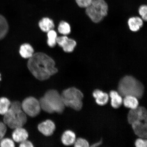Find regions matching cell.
<instances>
[{"label":"cell","mask_w":147,"mask_h":147,"mask_svg":"<svg viewBox=\"0 0 147 147\" xmlns=\"http://www.w3.org/2000/svg\"><path fill=\"white\" fill-rule=\"evenodd\" d=\"M74 146L76 147H88L89 146V142L86 139L79 138L76 139L74 143Z\"/></svg>","instance_id":"cell-25"},{"label":"cell","mask_w":147,"mask_h":147,"mask_svg":"<svg viewBox=\"0 0 147 147\" xmlns=\"http://www.w3.org/2000/svg\"><path fill=\"white\" fill-rule=\"evenodd\" d=\"M58 30L60 34L66 35L71 32L70 26L67 22L63 21L61 22L59 25Z\"/></svg>","instance_id":"cell-23"},{"label":"cell","mask_w":147,"mask_h":147,"mask_svg":"<svg viewBox=\"0 0 147 147\" xmlns=\"http://www.w3.org/2000/svg\"><path fill=\"white\" fill-rule=\"evenodd\" d=\"M79 7L82 8H87L91 4L93 0H75Z\"/></svg>","instance_id":"cell-27"},{"label":"cell","mask_w":147,"mask_h":147,"mask_svg":"<svg viewBox=\"0 0 147 147\" xmlns=\"http://www.w3.org/2000/svg\"><path fill=\"white\" fill-rule=\"evenodd\" d=\"M102 143V141H99L98 142L95 143L94 144L92 145L91 146L92 147H96L98 146H100Z\"/></svg>","instance_id":"cell-31"},{"label":"cell","mask_w":147,"mask_h":147,"mask_svg":"<svg viewBox=\"0 0 147 147\" xmlns=\"http://www.w3.org/2000/svg\"><path fill=\"white\" fill-rule=\"evenodd\" d=\"M38 25L41 30L47 32L54 28L55 25L52 20L48 18H44L39 22Z\"/></svg>","instance_id":"cell-18"},{"label":"cell","mask_w":147,"mask_h":147,"mask_svg":"<svg viewBox=\"0 0 147 147\" xmlns=\"http://www.w3.org/2000/svg\"><path fill=\"white\" fill-rule=\"evenodd\" d=\"M56 126L54 122L50 119H47L40 123L38 125L39 131L46 136H49L54 133Z\"/></svg>","instance_id":"cell-10"},{"label":"cell","mask_w":147,"mask_h":147,"mask_svg":"<svg viewBox=\"0 0 147 147\" xmlns=\"http://www.w3.org/2000/svg\"><path fill=\"white\" fill-rule=\"evenodd\" d=\"M20 147H34L32 143L30 141L26 140L20 143Z\"/></svg>","instance_id":"cell-30"},{"label":"cell","mask_w":147,"mask_h":147,"mask_svg":"<svg viewBox=\"0 0 147 147\" xmlns=\"http://www.w3.org/2000/svg\"><path fill=\"white\" fill-rule=\"evenodd\" d=\"M93 96L95 99L96 103L99 105H105L109 100V96L108 94L100 90H95L93 92Z\"/></svg>","instance_id":"cell-13"},{"label":"cell","mask_w":147,"mask_h":147,"mask_svg":"<svg viewBox=\"0 0 147 147\" xmlns=\"http://www.w3.org/2000/svg\"><path fill=\"white\" fill-rule=\"evenodd\" d=\"M134 133L138 136L146 139L147 136V122L137 121L131 124Z\"/></svg>","instance_id":"cell-11"},{"label":"cell","mask_w":147,"mask_h":147,"mask_svg":"<svg viewBox=\"0 0 147 147\" xmlns=\"http://www.w3.org/2000/svg\"><path fill=\"white\" fill-rule=\"evenodd\" d=\"M123 103L126 107L134 109L139 106L138 99L135 96L128 95L124 97Z\"/></svg>","instance_id":"cell-19"},{"label":"cell","mask_w":147,"mask_h":147,"mask_svg":"<svg viewBox=\"0 0 147 147\" xmlns=\"http://www.w3.org/2000/svg\"><path fill=\"white\" fill-rule=\"evenodd\" d=\"M57 43L62 48L65 52L67 53L72 52L77 45L75 40L68 38L65 35L57 37Z\"/></svg>","instance_id":"cell-9"},{"label":"cell","mask_w":147,"mask_h":147,"mask_svg":"<svg viewBox=\"0 0 147 147\" xmlns=\"http://www.w3.org/2000/svg\"><path fill=\"white\" fill-rule=\"evenodd\" d=\"M135 145L137 147H146L147 146L146 140L142 138L138 139L136 141Z\"/></svg>","instance_id":"cell-29"},{"label":"cell","mask_w":147,"mask_h":147,"mask_svg":"<svg viewBox=\"0 0 147 147\" xmlns=\"http://www.w3.org/2000/svg\"><path fill=\"white\" fill-rule=\"evenodd\" d=\"M86 12L93 22H100L108 14V6L105 0H93L86 8Z\"/></svg>","instance_id":"cell-6"},{"label":"cell","mask_w":147,"mask_h":147,"mask_svg":"<svg viewBox=\"0 0 147 147\" xmlns=\"http://www.w3.org/2000/svg\"><path fill=\"white\" fill-rule=\"evenodd\" d=\"M12 138L16 142L21 143L26 140L28 137L27 130L22 127L14 129L12 134Z\"/></svg>","instance_id":"cell-12"},{"label":"cell","mask_w":147,"mask_h":147,"mask_svg":"<svg viewBox=\"0 0 147 147\" xmlns=\"http://www.w3.org/2000/svg\"><path fill=\"white\" fill-rule=\"evenodd\" d=\"M3 116V122L12 129L22 127L27 121L26 115L22 109L21 103L19 101L11 103L8 111Z\"/></svg>","instance_id":"cell-3"},{"label":"cell","mask_w":147,"mask_h":147,"mask_svg":"<svg viewBox=\"0 0 147 147\" xmlns=\"http://www.w3.org/2000/svg\"><path fill=\"white\" fill-rule=\"evenodd\" d=\"M76 140V135L74 132L71 130L65 131L62 136V142L66 146H71L74 144Z\"/></svg>","instance_id":"cell-14"},{"label":"cell","mask_w":147,"mask_h":147,"mask_svg":"<svg viewBox=\"0 0 147 147\" xmlns=\"http://www.w3.org/2000/svg\"><path fill=\"white\" fill-rule=\"evenodd\" d=\"M39 102L41 109L49 113H61L65 108L61 95L55 90H49L46 92L40 99Z\"/></svg>","instance_id":"cell-4"},{"label":"cell","mask_w":147,"mask_h":147,"mask_svg":"<svg viewBox=\"0 0 147 147\" xmlns=\"http://www.w3.org/2000/svg\"><path fill=\"white\" fill-rule=\"evenodd\" d=\"M0 146L1 147H13L15 146L14 141L10 138H3L0 141Z\"/></svg>","instance_id":"cell-24"},{"label":"cell","mask_w":147,"mask_h":147,"mask_svg":"<svg viewBox=\"0 0 147 147\" xmlns=\"http://www.w3.org/2000/svg\"><path fill=\"white\" fill-rule=\"evenodd\" d=\"M22 104V109L26 115L32 117L36 116L41 111L39 101L35 97L30 96L24 100Z\"/></svg>","instance_id":"cell-7"},{"label":"cell","mask_w":147,"mask_h":147,"mask_svg":"<svg viewBox=\"0 0 147 147\" xmlns=\"http://www.w3.org/2000/svg\"><path fill=\"white\" fill-rule=\"evenodd\" d=\"M147 112L143 106H138L134 109H130L127 116L128 122L130 124L137 121L147 122Z\"/></svg>","instance_id":"cell-8"},{"label":"cell","mask_w":147,"mask_h":147,"mask_svg":"<svg viewBox=\"0 0 147 147\" xmlns=\"http://www.w3.org/2000/svg\"><path fill=\"white\" fill-rule=\"evenodd\" d=\"M1 80V75L0 74V81Z\"/></svg>","instance_id":"cell-32"},{"label":"cell","mask_w":147,"mask_h":147,"mask_svg":"<svg viewBox=\"0 0 147 147\" xmlns=\"http://www.w3.org/2000/svg\"><path fill=\"white\" fill-rule=\"evenodd\" d=\"M139 13L142 19L146 21L147 20V7L146 5H141L139 9Z\"/></svg>","instance_id":"cell-26"},{"label":"cell","mask_w":147,"mask_h":147,"mask_svg":"<svg viewBox=\"0 0 147 147\" xmlns=\"http://www.w3.org/2000/svg\"><path fill=\"white\" fill-rule=\"evenodd\" d=\"M7 131L6 124L0 121V141L4 138Z\"/></svg>","instance_id":"cell-28"},{"label":"cell","mask_w":147,"mask_h":147,"mask_svg":"<svg viewBox=\"0 0 147 147\" xmlns=\"http://www.w3.org/2000/svg\"><path fill=\"white\" fill-rule=\"evenodd\" d=\"M61 96L65 106L76 111L82 109L84 95L80 90L75 87L68 88L62 92Z\"/></svg>","instance_id":"cell-5"},{"label":"cell","mask_w":147,"mask_h":147,"mask_svg":"<svg viewBox=\"0 0 147 147\" xmlns=\"http://www.w3.org/2000/svg\"><path fill=\"white\" fill-rule=\"evenodd\" d=\"M29 59L28 67L33 76L38 80H47L58 72L54 60L45 53H36Z\"/></svg>","instance_id":"cell-1"},{"label":"cell","mask_w":147,"mask_h":147,"mask_svg":"<svg viewBox=\"0 0 147 147\" xmlns=\"http://www.w3.org/2000/svg\"><path fill=\"white\" fill-rule=\"evenodd\" d=\"M34 51L32 46L28 43H24L20 47V54L25 59H29L34 54Z\"/></svg>","instance_id":"cell-17"},{"label":"cell","mask_w":147,"mask_h":147,"mask_svg":"<svg viewBox=\"0 0 147 147\" xmlns=\"http://www.w3.org/2000/svg\"><path fill=\"white\" fill-rule=\"evenodd\" d=\"M11 104L10 101L6 97L0 98V115H5L8 111Z\"/></svg>","instance_id":"cell-20"},{"label":"cell","mask_w":147,"mask_h":147,"mask_svg":"<svg viewBox=\"0 0 147 147\" xmlns=\"http://www.w3.org/2000/svg\"><path fill=\"white\" fill-rule=\"evenodd\" d=\"M117 89L122 97L131 95L140 99L144 94V88L142 83L134 77L126 76L119 82Z\"/></svg>","instance_id":"cell-2"},{"label":"cell","mask_w":147,"mask_h":147,"mask_svg":"<svg viewBox=\"0 0 147 147\" xmlns=\"http://www.w3.org/2000/svg\"><path fill=\"white\" fill-rule=\"evenodd\" d=\"M47 37L48 45L51 47H55L56 45L57 38L56 32L53 29L47 32Z\"/></svg>","instance_id":"cell-22"},{"label":"cell","mask_w":147,"mask_h":147,"mask_svg":"<svg viewBox=\"0 0 147 147\" xmlns=\"http://www.w3.org/2000/svg\"><path fill=\"white\" fill-rule=\"evenodd\" d=\"M109 96L111 98V104L112 107L115 109L118 108L123 104L122 96L118 92L112 90L110 92Z\"/></svg>","instance_id":"cell-16"},{"label":"cell","mask_w":147,"mask_h":147,"mask_svg":"<svg viewBox=\"0 0 147 147\" xmlns=\"http://www.w3.org/2000/svg\"><path fill=\"white\" fill-rule=\"evenodd\" d=\"M129 29L132 32H136L138 31L143 25L142 18L139 17H133L129 18L128 22Z\"/></svg>","instance_id":"cell-15"},{"label":"cell","mask_w":147,"mask_h":147,"mask_svg":"<svg viewBox=\"0 0 147 147\" xmlns=\"http://www.w3.org/2000/svg\"><path fill=\"white\" fill-rule=\"evenodd\" d=\"M9 26L5 18L0 15V39L4 38L8 32Z\"/></svg>","instance_id":"cell-21"}]
</instances>
